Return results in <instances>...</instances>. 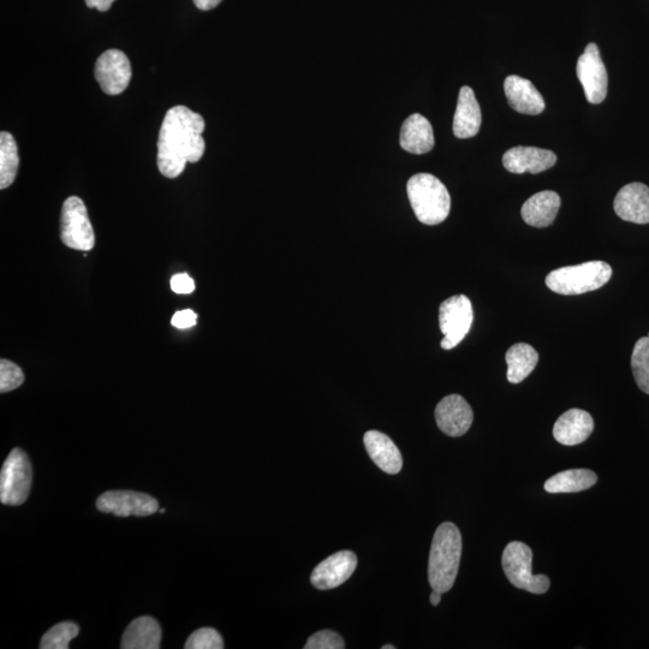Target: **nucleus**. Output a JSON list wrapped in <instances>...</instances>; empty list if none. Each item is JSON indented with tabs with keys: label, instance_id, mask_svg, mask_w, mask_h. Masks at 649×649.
<instances>
[{
	"label": "nucleus",
	"instance_id": "obj_1",
	"mask_svg": "<svg viewBox=\"0 0 649 649\" xmlns=\"http://www.w3.org/2000/svg\"><path fill=\"white\" fill-rule=\"evenodd\" d=\"M205 119L186 106H175L166 112L158 138V169L168 178H176L187 163H198L206 144Z\"/></svg>",
	"mask_w": 649,
	"mask_h": 649
},
{
	"label": "nucleus",
	"instance_id": "obj_2",
	"mask_svg": "<svg viewBox=\"0 0 649 649\" xmlns=\"http://www.w3.org/2000/svg\"><path fill=\"white\" fill-rule=\"evenodd\" d=\"M462 556V537L454 523L445 522L434 533L428 581L436 591L446 593L455 585Z\"/></svg>",
	"mask_w": 649,
	"mask_h": 649
},
{
	"label": "nucleus",
	"instance_id": "obj_3",
	"mask_svg": "<svg viewBox=\"0 0 649 649\" xmlns=\"http://www.w3.org/2000/svg\"><path fill=\"white\" fill-rule=\"evenodd\" d=\"M407 192L415 216L422 224L438 225L449 217V190L437 177L430 174L415 175L408 181Z\"/></svg>",
	"mask_w": 649,
	"mask_h": 649
},
{
	"label": "nucleus",
	"instance_id": "obj_4",
	"mask_svg": "<svg viewBox=\"0 0 649 649\" xmlns=\"http://www.w3.org/2000/svg\"><path fill=\"white\" fill-rule=\"evenodd\" d=\"M611 277V266L605 261H589L552 271L546 277V285L559 295H581L604 287Z\"/></svg>",
	"mask_w": 649,
	"mask_h": 649
},
{
	"label": "nucleus",
	"instance_id": "obj_5",
	"mask_svg": "<svg viewBox=\"0 0 649 649\" xmlns=\"http://www.w3.org/2000/svg\"><path fill=\"white\" fill-rule=\"evenodd\" d=\"M533 552L531 547L520 541H512L505 547L502 558L503 570L508 580L516 588L533 594L549 591L551 583L545 575H533Z\"/></svg>",
	"mask_w": 649,
	"mask_h": 649
},
{
	"label": "nucleus",
	"instance_id": "obj_6",
	"mask_svg": "<svg viewBox=\"0 0 649 649\" xmlns=\"http://www.w3.org/2000/svg\"><path fill=\"white\" fill-rule=\"evenodd\" d=\"M33 470L25 451L14 449L5 460L0 473V502L21 505L31 492Z\"/></svg>",
	"mask_w": 649,
	"mask_h": 649
},
{
	"label": "nucleus",
	"instance_id": "obj_7",
	"mask_svg": "<svg viewBox=\"0 0 649 649\" xmlns=\"http://www.w3.org/2000/svg\"><path fill=\"white\" fill-rule=\"evenodd\" d=\"M61 238L65 246L89 252L94 248L95 236L89 222L87 207L77 196L65 200L61 216Z\"/></svg>",
	"mask_w": 649,
	"mask_h": 649
},
{
	"label": "nucleus",
	"instance_id": "obj_8",
	"mask_svg": "<svg viewBox=\"0 0 649 649\" xmlns=\"http://www.w3.org/2000/svg\"><path fill=\"white\" fill-rule=\"evenodd\" d=\"M473 319L472 302L467 296L456 295L445 300L439 308V325L444 335L442 348H456L468 335Z\"/></svg>",
	"mask_w": 649,
	"mask_h": 649
},
{
	"label": "nucleus",
	"instance_id": "obj_9",
	"mask_svg": "<svg viewBox=\"0 0 649 649\" xmlns=\"http://www.w3.org/2000/svg\"><path fill=\"white\" fill-rule=\"evenodd\" d=\"M577 77L585 91L588 103L601 104L607 95V71L603 59L600 57L599 47L589 44L585 52L577 61Z\"/></svg>",
	"mask_w": 649,
	"mask_h": 649
},
{
	"label": "nucleus",
	"instance_id": "obj_10",
	"mask_svg": "<svg viewBox=\"0 0 649 649\" xmlns=\"http://www.w3.org/2000/svg\"><path fill=\"white\" fill-rule=\"evenodd\" d=\"M97 509L117 517H146L159 511L158 500L135 491H107L98 498Z\"/></svg>",
	"mask_w": 649,
	"mask_h": 649
},
{
	"label": "nucleus",
	"instance_id": "obj_11",
	"mask_svg": "<svg viewBox=\"0 0 649 649\" xmlns=\"http://www.w3.org/2000/svg\"><path fill=\"white\" fill-rule=\"evenodd\" d=\"M94 75L106 94L118 95L128 88L132 80V65L124 52L109 50L98 58Z\"/></svg>",
	"mask_w": 649,
	"mask_h": 649
},
{
	"label": "nucleus",
	"instance_id": "obj_12",
	"mask_svg": "<svg viewBox=\"0 0 649 649\" xmlns=\"http://www.w3.org/2000/svg\"><path fill=\"white\" fill-rule=\"evenodd\" d=\"M356 567L357 557L354 552H337L314 568L311 576L312 585L320 591L342 586L354 574Z\"/></svg>",
	"mask_w": 649,
	"mask_h": 649
},
{
	"label": "nucleus",
	"instance_id": "obj_13",
	"mask_svg": "<svg viewBox=\"0 0 649 649\" xmlns=\"http://www.w3.org/2000/svg\"><path fill=\"white\" fill-rule=\"evenodd\" d=\"M474 414L468 402L460 395L443 398L436 408L439 430L449 437H461L472 427Z\"/></svg>",
	"mask_w": 649,
	"mask_h": 649
},
{
	"label": "nucleus",
	"instance_id": "obj_14",
	"mask_svg": "<svg viewBox=\"0 0 649 649\" xmlns=\"http://www.w3.org/2000/svg\"><path fill=\"white\" fill-rule=\"evenodd\" d=\"M557 156L549 150L518 146L510 148L503 156V165L512 174H540L555 166Z\"/></svg>",
	"mask_w": 649,
	"mask_h": 649
},
{
	"label": "nucleus",
	"instance_id": "obj_15",
	"mask_svg": "<svg viewBox=\"0 0 649 649\" xmlns=\"http://www.w3.org/2000/svg\"><path fill=\"white\" fill-rule=\"evenodd\" d=\"M613 208L624 222L634 224L649 223V188L646 184L635 182L619 190Z\"/></svg>",
	"mask_w": 649,
	"mask_h": 649
},
{
	"label": "nucleus",
	"instance_id": "obj_16",
	"mask_svg": "<svg viewBox=\"0 0 649 649\" xmlns=\"http://www.w3.org/2000/svg\"><path fill=\"white\" fill-rule=\"evenodd\" d=\"M504 91L509 105L523 115H540L545 110V100L533 83L521 76L506 77Z\"/></svg>",
	"mask_w": 649,
	"mask_h": 649
},
{
	"label": "nucleus",
	"instance_id": "obj_17",
	"mask_svg": "<svg viewBox=\"0 0 649 649\" xmlns=\"http://www.w3.org/2000/svg\"><path fill=\"white\" fill-rule=\"evenodd\" d=\"M593 430L591 414L581 409H570L557 420L553 427V437L558 443L574 446L586 442Z\"/></svg>",
	"mask_w": 649,
	"mask_h": 649
},
{
	"label": "nucleus",
	"instance_id": "obj_18",
	"mask_svg": "<svg viewBox=\"0 0 649 649\" xmlns=\"http://www.w3.org/2000/svg\"><path fill=\"white\" fill-rule=\"evenodd\" d=\"M366 450L372 461L387 474H398L403 467V458L396 444L378 431H368L363 437Z\"/></svg>",
	"mask_w": 649,
	"mask_h": 649
},
{
	"label": "nucleus",
	"instance_id": "obj_19",
	"mask_svg": "<svg viewBox=\"0 0 649 649\" xmlns=\"http://www.w3.org/2000/svg\"><path fill=\"white\" fill-rule=\"evenodd\" d=\"M481 110L472 88L464 86L458 95L454 117V134L458 139H470L478 135L481 127Z\"/></svg>",
	"mask_w": 649,
	"mask_h": 649
},
{
	"label": "nucleus",
	"instance_id": "obj_20",
	"mask_svg": "<svg viewBox=\"0 0 649 649\" xmlns=\"http://www.w3.org/2000/svg\"><path fill=\"white\" fill-rule=\"evenodd\" d=\"M561 204L556 192L545 190L525 202L521 210L522 218L533 228H547L555 222Z\"/></svg>",
	"mask_w": 649,
	"mask_h": 649
},
{
	"label": "nucleus",
	"instance_id": "obj_21",
	"mask_svg": "<svg viewBox=\"0 0 649 649\" xmlns=\"http://www.w3.org/2000/svg\"><path fill=\"white\" fill-rule=\"evenodd\" d=\"M400 145L404 151L413 154L431 152L434 147V134L430 121L420 113L408 117L401 129Z\"/></svg>",
	"mask_w": 649,
	"mask_h": 649
},
{
	"label": "nucleus",
	"instance_id": "obj_22",
	"mask_svg": "<svg viewBox=\"0 0 649 649\" xmlns=\"http://www.w3.org/2000/svg\"><path fill=\"white\" fill-rule=\"evenodd\" d=\"M162 641V629L152 617H140L128 625L122 637L123 649H158Z\"/></svg>",
	"mask_w": 649,
	"mask_h": 649
},
{
	"label": "nucleus",
	"instance_id": "obj_23",
	"mask_svg": "<svg viewBox=\"0 0 649 649\" xmlns=\"http://www.w3.org/2000/svg\"><path fill=\"white\" fill-rule=\"evenodd\" d=\"M506 365H508V378L511 384H520L537 367L539 362L538 351L532 345L517 343L506 351Z\"/></svg>",
	"mask_w": 649,
	"mask_h": 649
},
{
	"label": "nucleus",
	"instance_id": "obj_24",
	"mask_svg": "<svg viewBox=\"0 0 649 649\" xmlns=\"http://www.w3.org/2000/svg\"><path fill=\"white\" fill-rule=\"evenodd\" d=\"M598 476L589 469H570L552 476L545 482L549 493H575L588 490L597 484Z\"/></svg>",
	"mask_w": 649,
	"mask_h": 649
},
{
	"label": "nucleus",
	"instance_id": "obj_25",
	"mask_svg": "<svg viewBox=\"0 0 649 649\" xmlns=\"http://www.w3.org/2000/svg\"><path fill=\"white\" fill-rule=\"evenodd\" d=\"M19 165V148L14 136L0 133V189H7L14 183Z\"/></svg>",
	"mask_w": 649,
	"mask_h": 649
},
{
	"label": "nucleus",
	"instance_id": "obj_26",
	"mask_svg": "<svg viewBox=\"0 0 649 649\" xmlns=\"http://www.w3.org/2000/svg\"><path fill=\"white\" fill-rule=\"evenodd\" d=\"M631 368L637 386L649 395V337H643L636 342L631 355Z\"/></svg>",
	"mask_w": 649,
	"mask_h": 649
},
{
	"label": "nucleus",
	"instance_id": "obj_27",
	"mask_svg": "<svg viewBox=\"0 0 649 649\" xmlns=\"http://www.w3.org/2000/svg\"><path fill=\"white\" fill-rule=\"evenodd\" d=\"M80 629L73 622L58 623L43 636L41 649H67L69 643L79 635Z\"/></svg>",
	"mask_w": 649,
	"mask_h": 649
},
{
	"label": "nucleus",
	"instance_id": "obj_28",
	"mask_svg": "<svg viewBox=\"0 0 649 649\" xmlns=\"http://www.w3.org/2000/svg\"><path fill=\"white\" fill-rule=\"evenodd\" d=\"M186 649H223L224 641L216 629L201 628L194 631L186 642Z\"/></svg>",
	"mask_w": 649,
	"mask_h": 649
},
{
	"label": "nucleus",
	"instance_id": "obj_29",
	"mask_svg": "<svg viewBox=\"0 0 649 649\" xmlns=\"http://www.w3.org/2000/svg\"><path fill=\"white\" fill-rule=\"evenodd\" d=\"M25 381V374L22 369L8 360L0 361V392L13 391L20 387Z\"/></svg>",
	"mask_w": 649,
	"mask_h": 649
},
{
	"label": "nucleus",
	"instance_id": "obj_30",
	"mask_svg": "<svg viewBox=\"0 0 649 649\" xmlns=\"http://www.w3.org/2000/svg\"><path fill=\"white\" fill-rule=\"evenodd\" d=\"M306 649H344L342 636L331 630L318 631L309 637Z\"/></svg>",
	"mask_w": 649,
	"mask_h": 649
},
{
	"label": "nucleus",
	"instance_id": "obj_31",
	"mask_svg": "<svg viewBox=\"0 0 649 649\" xmlns=\"http://www.w3.org/2000/svg\"><path fill=\"white\" fill-rule=\"evenodd\" d=\"M171 289L176 294L188 295L195 290V283L188 275H176L171 278Z\"/></svg>",
	"mask_w": 649,
	"mask_h": 649
},
{
	"label": "nucleus",
	"instance_id": "obj_32",
	"mask_svg": "<svg viewBox=\"0 0 649 649\" xmlns=\"http://www.w3.org/2000/svg\"><path fill=\"white\" fill-rule=\"evenodd\" d=\"M196 321H198V315L192 309H184V311L177 312L172 317L171 324L177 327V329L186 330L189 327L195 326Z\"/></svg>",
	"mask_w": 649,
	"mask_h": 649
},
{
	"label": "nucleus",
	"instance_id": "obj_33",
	"mask_svg": "<svg viewBox=\"0 0 649 649\" xmlns=\"http://www.w3.org/2000/svg\"><path fill=\"white\" fill-rule=\"evenodd\" d=\"M113 2H116V0H86L88 8L97 9L101 11V13H105V11L109 10L112 7Z\"/></svg>",
	"mask_w": 649,
	"mask_h": 649
},
{
	"label": "nucleus",
	"instance_id": "obj_34",
	"mask_svg": "<svg viewBox=\"0 0 649 649\" xmlns=\"http://www.w3.org/2000/svg\"><path fill=\"white\" fill-rule=\"evenodd\" d=\"M220 3H222V0H194L195 7L202 11L217 8Z\"/></svg>",
	"mask_w": 649,
	"mask_h": 649
},
{
	"label": "nucleus",
	"instance_id": "obj_35",
	"mask_svg": "<svg viewBox=\"0 0 649 649\" xmlns=\"http://www.w3.org/2000/svg\"><path fill=\"white\" fill-rule=\"evenodd\" d=\"M442 592L436 591V589H433V592L431 594V604L433 606H438L440 604V601H442Z\"/></svg>",
	"mask_w": 649,
	"mask_h": 649
},
{
	"label": "nucleus",
	"instance_id": "obj_36",
	"mask_svg": "<svg viewBox=\"0 0 649 649\" xmlns=\"http://www.w3.org/2000/svg\"><path fill=\"white\" fill-rule=\"evenodd\" d=\"M395 648H396V647H395V646H392V645H386V646H383V649H395Z\"/></svg>",
	"mask_w": 649,
	"mask_h": 649
},
{
	"label": "nucleus",
	"instance_id": "obj_37",
	"mask_svg": "<svg viewBox=\"0 0 649 649\" xmlns=\"http://www.w3.org/2000/svg\"><path fill=\"white\" fill-rule=\"evenodd\" d=\"M160 514H165V509H159Z\"/></svg>",
	"mask_w": 649,
	"mask_h": 649
},
{
	"label": "nucleus",
	"instance_id": "obj_38",
	"mask_svg": "<svg viewBox=\"0 0 649 649\" xmlns=\"http://www.w3.org/2000/svg\"><path fill=\"white\" fill-rule=\"evenodd\" d=\"M648 337H649V333H648Z\"/></svg>",
	"mask_w": 649,
	"mask_h": 649
}]
</instances>
